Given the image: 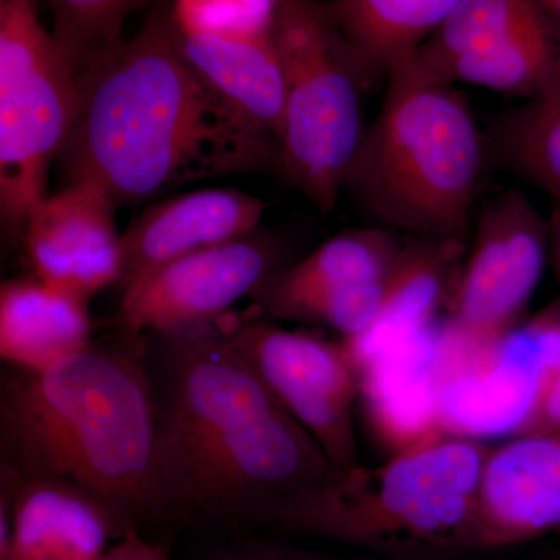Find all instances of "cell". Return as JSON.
I'll return each instance as SVG.
<instances>
[{
	"instance_id": "obj_1",
	"label": "cell",
	"mask_w": 560,
	"mask_h": 560,
	"mask_svg": "<svg viewBox=\"0 0 560 560\" xmlns=\"http://www.w3.org/2000/svg\"><path fill=\"white\" fill-rule=\"evenodd\" d=\"M145 335L164 515L265 523L283 501L337 474L220 318Z\"/></svg>"
},
{
	"instance_id": "obj_2",
	"label": "cell",
	"mask_w": 560,
	"mask_h": 560,
	"mask_svg": "<svg viewBox=\"0 0 560 560\" xmlns=\"http://www.w3.org/2000/svg\"><path fill=\"white\" fill-rule=\"evenodd\" d=\"M79 110L60 156L69 184L119 208L186 184L279 168L280 147L180 54L172 18L151 14L77 73Z\"/></svg>"
},
{
	"instance_id": "obj_3",
	"label": "cell",
	"mask_w": 560,
	"mask_h": 560,
	"mask_svg": "<svg viewBox=\"0 0 560 560\" xmlns=\"http://www.w3.org/2000/svg\"><path fill=\"white\" fill-rule=\"evenodd\" d=\"M0 459L88 490L132 528L164 517L147 335L117 329L50 370L7 371Z\"/></svg>"
},
{
	"instance_id": "obj_4",
	"label": "cell",
	"mask_w": 560,
	"mask_h": 560,
	"mask_svg": "<svg viewBox=\"0 0 560 560\" xmlns=\"http://www.w3.org/2000/svg\"><path fill=\"white\" fill-rule=\"evenodd\" d=\"M486 453L480 442L440 429L382 466L338 470L283 501L265 523L386 560H451L477 551Z\"/></svg>"
},
{
	"instance_id": "obj_5",
	"label": "cell",
	"mask_w": 560,
	"mask_h": 560,
	"mask_svg": "<svg viewBox=\"0 0 560 560\" xmlns=\"http://www.w3.org/2000/svg\"><path fill=\"white\" fill-rule=\"evenodd\" d=\"M345 190L388 230L467 245L488 143L452 84L390 70Z\"/></svg>"
},
{
	"instance_id": "obj_6",
	"label": "cell",
	"mask_w": 560,
	"mask_h": 560,
	"mask_svg": "<svg viewBox=\"0 0 560 560\" xmlns=\"http://www.w3.org/2000/svg\"><path fill=\"white\" fill-rule=\"evenodd\" d=\"M272 38L285 80L280 172L316 209L331 212L366 132V80L326 7L313 0H279Z\"/></svg>"
},
{
	"instance_id": "obj_7",
	"label": "cell",
	"mask_w": 560,
	"mask_h": 560,
	"mask_svg": "<svg viewBox=\"0 0 560 560\" xmlns=\"http://www.w3.org/2000/svg\"><path fill=\"white\" fill-rule=\"evenodd\" d=\"M79 101L75 70L40 24L38 0H0V210L10 230L22 234L46 197Z\"/></svg>"
},
{
	"instance_id": "obj_8",
	"label": "cell",
	"mask_w": 560,
	"mask_h": 560,
	"mask_svg": "<svg viewBox=\"0 0 560 560\" xmlns=\"http://www.w3.org/2000/svg\"><path fill=\"white\" fill-rule=\"evenodd\" d=\"M221 327L282 407L315 438L338 470L359 466L353 410L359 372L345 346L293 331L248 313H226Z\"/></svg>"
},
{
	"instance_id": "obj_9",
	"label": "cell",
	"mask_w": 560,
	"mask_h": 560,
	"mask_svg": "<svg viewBox=\"0 0 560 560\" xmlns=\"http://www.w3.org/2000/svg\"><path fill=\"white\" fill-rule=\"evenodd\" d=\"M550 260V220L521 190L482 209L448 300V323L471 342H493L522 323Z\"/></svg>"
},
{
	"instance_id": "obj_10",
	"label": "cell",
	"mask_w": 560,
	"mask_h": 560,
	"mask_svg": "<svg viewBox=\"0 0 560 560\" xmlns=\"http://www.w3.org/2000/svg\"><path fill=\"white\" fill-rule=\"evenodd\" d=\"M287 265L282 245L259 231L198 250L125 291L116 329L172 334L212 323Z\"/></svg>"
},
{
	"instance_id": "obj_11",
	"label": "cell",
	"mask_w": 560,
	"mask_h": 560,
	"mask_svg": "<svg viewBox=\"0 0 560 560\" xmlns=\"http://www.w3.org/2000/svg\"><path fill=\"white\" fill-rule=\"evenodd\" d=\"M130 528L79 486L0 464V560H101Z\"/></svg>"
},
{
	"instance_id": "obj_12",
	"label": "cell",
	"mask_w": 560,
	"mask_h": 560,
	"mask_svg": "<svg viewBox=\"0 0 560 560\" xmlns=\"http://www.w3.org/2000/svg\"><path fill=\"white\" fill-rule=\"evenodd\" d=\"M116 209L105 190L84 180L40 198L22 232L33 276L88 300L119 282L124 238Z\"/></svg>"
},
{
	"instance_id": "obj_13",
	"label": "cell",
	"mask_w": 560,
	"mask_h": 560,
	"mask_svg": "<svg viewBox=\"0 0 560 560\" xmlns=\"http://www.w3.org/2000/svg\"><path fill=\"white\" fill-rule=\"evenodd\" d=\"M560 528V431L521 433L488 448L478 490L477 551Z\"/></svg>"
},
{
	"instance_id": "obj_14",
	"label": "cell",
	"mask_w": 560,
	"mask_h": 560,
	"mask_svg": "<svg viewBox=\"0 0 560 560\" xmlns=\"http://www.w3.org/2000/svg\"><path fill=\"white\" fill-rule=\"evenodd\" d=\"M265 205L235 189H201L151 206L121 234L128 291L165 265L257 231Z\"/></svg>"
},
{
	"instance_id": "obj_15",
	"label": "cell",
	"mask_w": 560,
	"mask_h": 560,
	"mask_svg": "<svg viewBox=\"0 0 560 560\" xmlns=\"http://www.w3.org/2000/svg\"><path fill=\"white\" fill-rule=\"evenodd\" d=\"M467 245L436 238L405 242L386 278L381 313L370 329L342 340L357 372L372 359L408 345L434 329L463 268Z\"/></svg>"
},
{
	"instance_id": "obj_16",
	"label": "cell",
	"mask_w": 560,
	"mask_h": 560,
	"mask_svg": "<svg viewBox=\"0 0 560 560\" xmlns=\"http://www.w3.org/2000/svg\"><path fill=\"white\" fill-rule=\"evenodd\" d=\"M440 346L433 329L359 368L368 419L393 455L441 429Z\"/></svg>"
},
{
	"instance_id": "obj_17",
	"label": "cell",
	"mask_w": 560,
	"mask_h": 560,
	"mask_svg": "<svg viewBox=\"0 0 560 560\" xmlns=\"http://www.w3.org/2000/svg\"><path fill=\"white\" fill-rule=\"evenodd\" d=\"M90 301L36 278L0 289V357L11 368L44 372L92 341Z\"/></svg>"
},
{
	"instance_id": "obj_18",
	"label": "cell",
	"mask_w": 560,
	"mask_h": 560,
	"mask_svg": "<svg viewBox=\"0 0 560 560\" xmlns=\"http://www.w3.org/2000/svg\"><path fill=\"white\" fill-rule=\"evenodd\" d=\"M404 243L385 228L341 232L265 280L250 294L254 315L287 319L304 302L386 279Z\"/></svg>"
},
{
	"instance_id": "obj_19",
	"label": "cell",
	"mask_w": 560,
	"mask_h": 560,
	"mask_svg": "<svg viewBox=\"0 0 560 560\" xmlns=\"http://www.w3.org/2000/svg\"><path fill=\"white\" fill-rule=\"evenodd\" d=\"M173 32L191 68L278 140L280 147L285 80L272 32L257 36L217 35L179 31L175 24Z\"/></svg>"
},
{
	"instance_id": "obj_20",
	"label": "cell",
	"mask_w": 560,
	"mask_h": 560,
	"mask_svg": "<svg viewBox=\"0 0 560 560\" xmlns=\"http://www.w3.org/2000/svg\"><path fill=\"white\" fill-rule=\"evenodd\" d=\"M460 0H334L327 16L366 83L388 75L451 16Z\"/></svg>"
},
{
	"instance_id": "obj_21",
	"label": "cell",
	"mask_w": 560,
	"mask_h": 560,
	"mask_svg": "<svg viewBox=\"0 0 560 560\" xmlns=\"http://www.w3.org/2000/svg\"><path fill=\"white\" fill-rule=\"evenodd\" d=\"M415 73L436 83L475 84L533 101L560 86V18L551 14L500 43L467 51L430 72Z\"/></svg>"
},
{
	"instance_id": "obj_22",
	"label": "cell",
	"mask_w": 560,
	"mask_h": 560,
	"mask_svg": "<svg viewBox=\"0 0 560 560\" xmlns=\"http://www.w3.org/2000/svg\"><path fill=\"white\" fill-rule=\"evenodd\" d=\"M551 14L555 11L544 0H460L440 28L401 65L418 73L430 72L452 58L539 24Z\"/></svg>"
},
{
	"instance_id": "obj_23",
	"label": "cell",
	"mask_w": 560,
	"mask_h": 560,
	"mask_svg": "<svg viewBox=\"0 0 560 560\" xmlns=\"http://www.w3.org/2000/svg\"><path fill=\"white\" fill-rule=\"evenodd\" d=\"M488 149L560 205V86L500 117Z\"/></svg>"
},
{
	"instance_id": "obj_24",
	"label": "cell",
	"mask_w": 560,
	"mask_h": 560,
	"mask_svg": "<svg viewBox=\"0 0 560 560\" xmlns=\"http://www.w3.org/2000/svg\"><path fill=\"white\" fill-rule=\"evenodd\" d=\"M54 36L75 73L124 38L125 21L142 0H49Z\"/></svg>"
},
{
	"instance_id": "obj_25",
	"label": "cell",
	"mask_w": 560,
	"mask_h": 560,
	"mask_svg": "<svg viewBox=\"0 0 560 560\" xmlns=\"http://www.w3.org/2000/svg\"><path fill=\"white\" fill-rule=\"evenodd\" d=\"M279 0H176L173 24L184 32L270 35Z\"/></svg>"
},
{
	"instance_id": "obj_26",
	"label": "cell",
	"mask_w": 560,
	"mask_h": 560,
	"mask_svg": "<svg viewBox=\"0 0 560 560\" xmlns=\"http://www.w3.org/2000/svg\"><path fill=\"white\" fill-rule=\"evenodd\" d=\"M202 560H386L377 556L361 558H341V556L323 555L282 541L246 540L213 551Z\"/></svg>"
},
{
	"instance_id": "obj_27",
	"label": "cell",
	"mask_w": 560,
	"mask_h": 560,
	"mask_svg": "<svg viewBox=\"0 0 560 560\" xmlns=\"http://www.w3.org/2000/svg\"><path fill=\"white\" fill-rule=\"evenodd\" d=\"M560 431V372L541 368L536 399L522 433Z\"/></svg>"
},
{
	"instance_id": "obj_28",
	"label": "cell",
	"mask_w": 560,
	"mask_h": 560,
	"mask_svg": "<svg viewBox=\"0 0 560 560\" xmlns=\"http://www.w3.org/2000/svg\"><path fill=\"white\" fill-rule=\"evenodd\" d=\"M101 560H171V558L164 547L150 544L142 539L138 528H130Z\"/></svg>"
},
{
	"instance_id": "obj_29",
	"label": "cell",
	"mask_w": 560,
	"mask_h": 560,
	"mask_svg": "<svg viewBox=\"0 0 560 560\" xmlns=\"http://www.w3.org/2000/svg\"><path fill=\"white\" fill-rule=\"evenodd\" d=\"M548 220H550V261L560 285V205L552 206Z\"/></svg>"
},
{
	"instance_id": "obj_30",
	"label": "cell",
	"mask_w": 560,
	"mask_h": 560,
	"mask_svg": "<svg viewBox=\"0 0 560 560\" xmlns=\"http://www.w3.org/2000/svg\"><path fill=\"white\" fill-rule=\"evenodd\" d=\"M544 2L560 18V0H544Z\"/></svg>"
}]
</instances>
